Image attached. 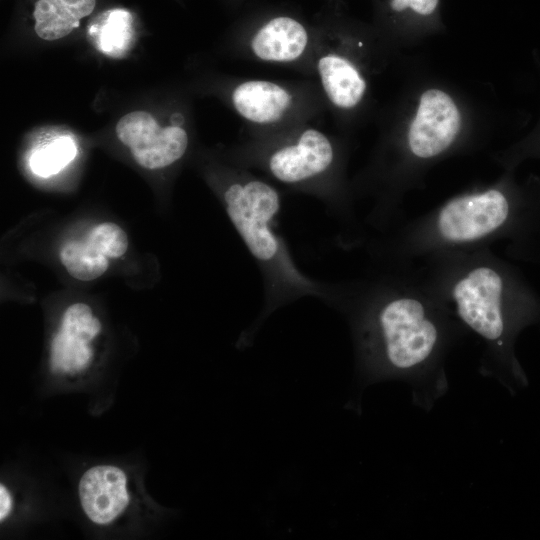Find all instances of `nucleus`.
Instances as JSON below:
<instances>
[{"label": "nucleus", "instance_id": "nucleus-1", "mask_svg": "<svg viewBox=\"0 0 540 540\" xmlns=\"http://www.w3.org/2000/svg\"><path fill=\"white\" fill-rule=\"evenodd\" d=\"M334 307L349 320L364 382L405 380L421 406L445 391L444 360L467 331L414 267L338 284Z\"/></svg>", "mask_w": 540, "mask_h": 540}, {"label": "nucleus", "instance_id": "nucleus-14", "mask_svg": "<svg viewBox=\"0 0 540 540\" xmlns=\"http://www.w3.org/2000/svg\"><path fill=\"white\" fill-rule=\"evenodd\" d=\"M87 34L98 51L112 58H122L132 47L133 17L125 9L104 11L91 20Z\"/></svg>", "mask_w": 540, "mask_h": 540}, {"label": "nucleus", "instance_id": "nucleus-18", "mask_svg": "<svg viewBox=\"0 0 540 540\" xmlns=\"http://www.w3.org/2000/svg\"><path fill=\"white\" fill-rule=\"evenodd\" d=\"M438 3L439 0H390L389 6L394 12L409 8L419 15L428 16L436 10Z\"/></svg>", "mask_w": 540, "mask_h": 540}, {"label": "nucleus", "instance_id": "nucleus-17", "mask_svg": "<svg viewBox=\"0 0 540 540\" xmlns=\"http://www.w3.org/2000/svg\"><path fill=\"white\" fill-rule=\"evenodd\" d=\"M85 242L108 259L122 257L129 246L126 232L113 222H103L94 226L88 232Z\"/></svg>", "mask_w": 540, "mask_h": 540}, {"label": "nucleus", "instance_id": "nucleus-2", "mask_svg": "<svg viewBox=\"0 0 540 540\" xmlns=\"http://www.w3.org/2000/svg\"><path fill=\"white\" fill-rule=\"evenodd\" d=\"M412 265L457 320L482 342V369L503 381L525 382L515 342L540 322V294L492 248L448 250Z\"/></svg>", "mask_w": 540, "mask_h": 540}, {"label": "nucleus", "instance_id": "nucleus-3", "mask_svg": "<svg viewBox=\"0 0 540 540\" xmlns=\"http://www.w3.org/2000/svg\"><path fill=\"white\" fill-rule=\"evenodd\" d=\"M540 264V199L491 187L454 196L434 210L371 244V253L393 268L448 250L491 248Z\"/></svg>", "mask_w": 540, "mask_h": 540}, {"label": "nucleus", "instance_id": "nucleus-4", "mask_svg": "<svg viewBox=\"0 0 540 540\" xmlns=\"http://www.w3.org/2000/svg\"><path fill=\"white\" fill-rule=\"evenodd\" d=\"M219 182L225 211L263 278L264 306L258 323L281 306L304 296L320 298L333 306L338 285L321 283L305 275L276 230L281 208L278 190L237 164L227 168Z\"/></svg>", "mask_w": 540, "mask_h": 540}, {"label": "nucleus", "instance_id": "nucleus-12", "mask_svg": "<svg viewBox=\"0 0 540 540\" xmlns=\"http://www.w3.org/2000/svg\"><path fill=\"white\" fill-rule=\"evenodd\" d=\"M81 507L97 525L115 521L129 504L127 477L114 465H96L86 470L78 485Z\"/></svg>", "mask_w": 540, "mask_h": 540}, {"label": "nucleus", "instance_id": "nucleus-19", "mask_svg": "<svg viewBox=\"0 0 540 540\" xmlns=\"http://www.w3.org/2000/svg\"><path fill=\"white\" fill-rule=\"evenodd\" d=\"M13 508L12 496L8 488L2 483L0 485V521L3 522L11 513Z\"/></svg>", "mask_w": 540, "mask_h": 540}, {"label": "nucleus", "instance_id": "nucleus-5", "mask_svg": "<svg viewBox=\"0 0 540 540\" xmlns=\"http://www.w3.org/2000/svg\"><path fill=\"white\" fill-rule=\"evenodd\" d=\"M232 157L234 164L259 170L294 191L315 196L342 218L354 221L341 149L312 122L247 135Z\"/></svg>", "mask_w": 540, "mask_h": 540}, {"label": "nucleus", "instance_id": "nucleus-10", "mask_svg": "<svg viewBox=\"0 0 540 540\" xmlns=\"http://www.w3.org/2000/svg\"><path fill=\"white\" fill-rule=\"evenodd\" d=\"M460 129V113L451 97L437 89L425 91L407 134L410 153L432 159L445 152Z\"/></svg>", "mask_w": 540, "mask_h": 540}, {"label": "nucleus", "instance_id": "nucleus-9", "mask_svg": "<svg viewBox=\"0 0 540 540\" xmlns=\"http://www.w3.org/2000/svg\"><path fill=\"white\" fill-rule=\"evenodd\" d=\"M116 135L130 149L134 160L149 170L178 162L189 147V134L184 124H175L171 120L170 125L161 127L145 111H133L121 117L116 125Z\"/></svg>", "mask_w": 540, "mask_h": 540}, {"label": "nucleus", "instance_id": "nucleus-16", "mask_svg": "<svg viewBox=\"0 0 540 540\" xmlns=\"http://www.w3.org/2000/svg\"><path fill=\"white\" fill-rule=\"evenodd\" d=\"M59 258L66 271L80 281H92L102 276L109 267L108 258L86 242L71 240L60 249Z\"/></svg>", "mask_w": 540, "mask_h": 540}, {"label": "nucleus", "instance_id": "nucleus-15", "mask_svg": "<svg viewBox=\"0 0 540 540\" xmlns=\"http://www.w3.org/2000/svg\"><path fill=\"white\" fill-rule=\"evenodd\" d=\"M76 154L74 139L69 135H57L32 149L28 159L29 167L35 175L47 178L60 172Z\"/></svg>", "mask_w": 540, "mask_h": 540}, {"label": "nucleus", "instance_id": "nucleus-6", "mask_svg": "<svg viewBox=\"0 0 540 540\" xmlns=\"http://www.w3.org/2000/svg\"><path fill=\"white\" fill-rule=\"evenodd\" d=\"M226 98L247 125V135L313 122L327 111L315 80L235 79L227 89Z\"/></svg>", "mask_w": 540, "mask_h": 540}, {"label": "nucleus", "instance_id": "nucleus-13", "mask_svg": "<svg viewBox=\"0 0 540 540\" xmlns=\"http://www.w3.org/2000/svg\"><path fill=\"white\" fill-rule=\"evenodd\" d=\"M96 0H38L33 16L36 34L47 41L68 35L94 10Z\"/></svg>", "mask_w": 540, "mask_h": 540}, {"label": "nucleus", "instance_id": "nucleus-8", "mask_svg": "<svg viewBox=\"0 0 540 540\" xmlns=\"http://www.w3.org/2000/svg\"><path fill=\"white\" fill-rule=\"evenodd\" d=\"M312 78L318 84L327 109L344 113L357 108L367 91V82L344 49L341 37L327 25L316 27Z\"/></svg>", "mask_w": 540, "mask_h": 540}, {"label": "nucleus", "instance_id": "nucleus-7", "mask_svg": "<svg viewBox=\"0 0 540 540\" xmlns=\"http://www.w3.org/2000/svg\"><path fill=\"white\" fill-rule=\"evenodd\" d=\"M315 40L316 28L276 14L244 30L236 46L245 60L285 66L312 78Z\"/></svg>", "mask_w": 540, "mask_h": 540}, {"label": "nucleus", "instance_id": "nucleus-11", "mask_svg": "<svg viewBox=\"0 0 540 540\" xmlns=\"http://www.w3.org/2000/svg\"><path fill=\"white\" fill-rule=\"evenodd\" d=\"M100 332L101 322L88 304L77 302L67 307L51 342V370L73 374L86 369L93 356L89 343Z\"/></svg>", "mask_w": 540, "mask_h": 540}]
</instances>
